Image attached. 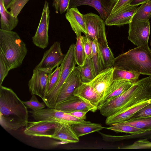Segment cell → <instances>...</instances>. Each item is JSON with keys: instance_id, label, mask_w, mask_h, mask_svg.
I'll return each instance as SVG.
<instances>
[{"instance_id": "obj_8", "label": "cell", "mask_w": 151, "mask_h": 151, "mask_svg": "<svg viewBox=\"0 0 151 151\" xmlns=\"http://www.w3.org/2000/svg\"><path fill=\"white\" fill-rule=\"evenodd\" d=\"M87 34L99 43L107 40L105 21L100 16L92 13L83 14Z\"/></svg>"}, {"instance_id": "obj_10", "label": "cell", "mask_w": 151, "mask_h": 151, "mask_svg": "<svg viewBox=\"0 0 151 151\" xmlns=\"http://www.w3.org/2000/svg\"><path fill=\"white\" fill-rule=\"evenodd\" d=\"M50 10L48 2L45 1L40 22L32 42L36 46L44 49L49 44L48 30L50 19Z\"/></svg>"}, {"instance_id": "obj_18", "label": "cell", "mask_w": 151, "mask_h": 151, "mask_svg": "<svg viewBox=\"0 0 151 151\" xmlns=\"http://www.w3.org/2000/svg\"><path fill=\"white\" fill-rule=\"evenodd\" d=\"M151 103V99L140 102L126 109L121 110L106 118L105 124L107 125L123 122L129 120L137 111Z\"/></svg>"}, {"instance_id": "obj_6", "label": "cell", "mask_w": 151, "mask_h": 151, "mask_svg": "<svg viewBox=\"0 0 151 151\" xmlns=\"http://www.w3.org/2000/svg\"><path fill=\"white\" fill-rule=\"evenodd\" d=\"M31 116L36 121L46 120L55 121L59 123H65L71 125L76 124L87 123L86 121L76 118L69 113L58 110L55 108L43 109L29 112Z\"/></svg>"}, {"instance_id": "obj_17", "label": "cell", "mask_w": 151, "mask_h": 151, "mask_svg": "<svg viewBox=\"0 0 151 151\" xmlns=\"http://www.w3.org/2000/svg\"><path fill=\"white\" fill-rule=\"evenodd\" d=\"M82 82L80 71L77 67H75L63 84L58 97L56 104L73 95L74 91Z\"/></svg>"}, {"instance_id": "obj_12", "label": "cell", "mask_w": 151, "mask_h": 151, "mask_svg": "<svg viewBox=\"0 0 151 151\" xmlns=\"http://www.w3.org/2000/svg\"><path fill=\"white\" fill-rule=\"evenodd\" d=\"M52 72L34 69L31 78L28 82V87L32 95L38 96L43 100L46 95L48 81Z\"/></svg>"}, {"instance_id": "obj_20", "label": "cell", "mask_w": 151, "mask_h": 151, "mask_svg": "<svg viewBox=\"0 0 151 151\" xmlns=\"http://www.w3.org/2000/svg\"><path fill=\"white\" fill-rule=\"evenodd\" d=\"M73 95L77 96L86 103L98 107L101 100L93 88L86 83H82L74 91Z\"/></svg>"}, {"instance_id": "obj_5", "label": "cell", "mask_w": 151, "mask_h": 151, "mask_svg": "<svg viewBox=\"0 0 151 151\" xmlns=\"http://www.w3.org/2000/svg\"><path fill=\"white\" fill-rule=\"evenodd\" d=\"M75 44H72L65 54L61 64L62 68L59 81L54 89L43 100L49 108H55L58 97L64 82L76 67V64L75 57Z\"/></svg>"}, {"instance_id": "obj_33", "label": "cell", "mask_w": 151, "mask_h": 151, "mask_svg": "<svg viewBox=\"0 0 151 151\" xmlns=\"http://www.w3.org/2000/svg\"><path fill=\"white\" fill-rule=\"evenodd\" d=\"M62 68L61 64L60 66H57L55 70L50 74L48 81L45 96L49 94L56 86L60 76Z\"/></svg>"}, {"instance_id": "obj_44", "label": "cell", "mask_w": 151, "mask_h": 151, "mask_svg": "<svg viewBox=\"0 0 151 151\" xmlns=\"http://www.w3.org/2000/svg\"><path fill=\"white\" fill-rule=\"evenodd\" d=\"M14 0H2L4 5L6 9L10 8V6Z\"/></svg>"}, {"instance_id": "obj_25", "label": "cell", "mask_w": 151, "mask_h": 151, "mask_svg": "<svg viewBox=\"0 0 151 151\" xmlns=\"http://www.w3.org/2000/svg\"><path fill=\"white\" fill-rule=\"evenodd\" d=\"M88 37L92 47L91 59L97 75L104 69L103 61L98 42Z\"/></svg>"}, {"instance_id": "obj_41", "label": "cell", "mask_w": 151, "mask_h": 151, "mask_svg": "<svg viewBox=\"0 0 151 151\" xmlns=\"http://www.w3.org/2000/svg\"><path fill=\"white\" fill-rule=\"evenodd\" d=\"M133 0H116L111 14H112L120 9L129 4H130Z\"/></svg>"}, {"instance_id": "obj_26", "label": "cell", "mask_w": 151, "mask_h": 151, "mask_svg": "<svg viewBox=\"0 0 151 151\" xmlns=\"http://www.w3.org/2000/svg\"><path fill=\"white\" fill-rule=\"evenodd\" d=\"M82 82L88 83L92 80L96 76L91 58H86L84 64L78 66Z\"/></svg>"}, {"instance_id": "obj_24", "label": "cell", "mask_w": 151, "mask_h": 151, "mask_svg": "<svg viewBox=\"0 0 151 151\" xmlns=\"http://www.w3.org/2000/svg\"><path fill=\"white\" fill-rule=\"evenodd\" d=\"M71 126L79 137L89 133L98 132L104 128L100 124L90 122L85 123L74 124L71 125Z\"/></svg>"}, {"instance_id": "obj_36", "label": "cell", "mask_w": 151, "mask_h": 151, "mask_svg": "<svg viewBox=\"0 0 151 151\" xmlns=\"http://www.w3.org/2000/svg\"><path fill=\"white\" fill-rule=\"evenodd\" d=\"M70 0H53V6L56 12L62 14L68 8Z\"/></svg>"}, {"instance_id": "obj_45", "label": "cell", "mask_w": 151, "mask_h": 151, "mask_svg": "<svg viewBox=\"0 0 151 151\" xmlns=\"http://www.w3.org/2000/svg\"><path fill=\"white\" fill-rule=\"evenodd\" d=\"M150 46L151 47V40L150 42Z\"/></svg>"}, {"instance_id": "obj_15", "label": "cell", "mask_w": 151, "mask_h": 151, "mask_svg": "<svg viewBox=\"0 0 151 151\" xmlns=\"http://www.w3.org/2000/svg\"><path fill=\"white\" fill-rule=\"evenodd\" d=\"M138 5H127L110 14L105 20L107 26H121L129 24L132 20Z\"/></svg>"}, {"instance_id": "obj_9", "label": "cell", "mask_w": 151, "mask_h": 151, "mask_svg": "<svg viewBox=\"0 0 151 151\" xmlns=\"http://www.w3.org/2000/svg\"><path fill=\"white\" fill-rule=\"evenodd\" d=\"M65 56L62 53L60 42L55 41L44 52L41 61L34 69L52 72L55 68L61 64Z\"/></svg>"}, {"instance_id": "obj_42", "label": "cell", "mask_w": 151, "mask_h": 151, "mask_svg": "<svg viewBox=\"0 0 151 151\" xmlns=\"http://www.w3.org/2000/svg\"><path fill=\"white\" fill-rule=\"evenodd\" d=\"M88 111H76L68 113L78 119L84 120L86 119V114Z\"/></svg>"}, {"instance_id": "obj_14", "label": "cell", "mask_w": 151, "mask_h": 151, "mask_svg": "<svg viewBox=\"0 0 151 151\" xmlns=\"http://www.w3.org/2000/svg\"><path fill=\"white\" fill-rule=\"evenodd\" d=\"M116 0H70L69 8L86 5L94 8L105 20L110 14Z\"/></svg>"}, {"instance_id": "obj_11", "label": "cell", "mask_w": 151, "mask_h": 151, "mask_svg": "<svg viewBox=\"0 0 151 151\" xmlns=\"http://www.w3.org/2000/svg\"><path fill=\"white\" fill-rule=\"evenodd\" d=\"M59 123L46 120L28 122L23 132L29 136L52 138Z\"/></svg>"}, {"instance_id": "obj_4", "label": "cell", "mask_w": 151, "mask_h": 151, "mask_svg": "<svg viewBox=\"0 0 151 151\" xmlns=\"http://www.w3.org/2000/svg\"><path fill=\"white\" fill-rule=\"evenodd\" d=\"M27 52L26 44L17 33L0 29V53L10 70L21 65Z\"/></svg>"}, {"instance_id": "obj_3", "label": "cell", "mask_w": 151, "mask_h": 151, "mask_svg": "<svg viewBox=\"0 0 151 151\" xmlns=\"http://www.w3.org/2000/svg\"><path fill=\"white\" fill-rule=\"evenodd\" d=\"M113 67L151 76V50L148 45L131 49L115 58Z\"/></svg>"}, {"instance_id": "obj_21", "label": "cell", "mask_w": 151, "mask_h": 151, "mask_svg": "<svg viewBox=\"0 0 151 151\" xmlns=\"http://www.w3.org/2000/svg\"><path fill=\"white\" fill-rule=\"evenodd\" d=\"M133 84L130 81L125 80L113 81L108 88L105 97L98 107L103 104L112 100L124 93Z\"/></svg>"}, {"instance_id": "obj_19", "label": "cell", "mask_w": 151, "mask_h": 151, "mask_svg": "<svg viewBox=\"0 0 151 151\" xmlns=\"http://www.w3.org/2000/svg\"><path fill=\"white\" fill-rule=\"evenodd\" d=\"M66 19L76 34V37L81 36V33L87 34L83 14L76 7L68 8L65 14Z\"/></svg>"}, {"instance_id": "obj_32", "label": "cell", "mask_w": 151, "mask_h": 151, "mask_svg": "<svg viewBox=\"0 0 151 151\" xmlns=\"http://www.w3.org/2000/svg\"><path fill=\"white\" fill-rule=\"evenodd\" d=\"M104 128L116 132H124L133 134H139L146 132L144 130L131 126L116 123L113 124L109 127Z\"/></svg>"}, {"instance_id": "obj_22", "label": "cell", "mask_w": 151, "mask_h": 151, "mask_svg": "<svg viewBox=\"0 0 151 151\" xmlns=\"http://www.w3.org/2000/svg\"><path fill=\"white\" fill-rule=\"evenodd\" d=\"M52 138L59 140L64 143H75L79 139L71 125L65 123H59Z\"/></svg>"}, {"instance_id": "obj_35", "label": "cell", "mask_w": 151, "mask_h": 151, "mask_svg": "<svg viewBox=\"0 0 151 151\" xmlns=\"http://www.w3.org/2000/svg\"><path fill=\"white\" fill-rule=\"evenodd\" d=\"M29 0H14L11 3L10 12L15 17H17L23 8Z\"/></svg>"}, {"instance_id": "obj_30", "label": "cell", "mask_w": 151, "mask_h": 151, "mask_svg": "<svg viewBox=\"0 0 151 151\" xmlns=\"http://www.w3.org/2000/svg\"><path fill=\"white\" fill-rule=\"evenodd\" d=\"M75 57L76 64L78 66L83 65L86 59L85 51L83 36L76 37L75 44Z\"/></svg>"}, {"instance_id": "obj_39", "label": "cell", "mask_w": 151, "mask_h": 151, "mask_svg": "<svg viewBox=\"0 0 151 151\" xmlns=\"http://www.w3.org/2000/svg\"><path fill=\"white\" fill-rule=\"evenodd\" d=\"M151 116V103L136 112L131 119Z\"/></svg>"}, {"instance_id": "obj_34", "label": "cell", "mask_w": 151, "mask_h": 151, "mask_svg": "<svg viewBox=\"0 0 151 151\" xmlns=\"http://www.w3.org/2000/svg\"><path fill=\"white\" fill-rule=\"evenodd\" d=\"M36 95H32L30 99L27 101H23L27 108H29L33 111H36L44 109L46 105L44 102H40L38 100Z\"/></svg>"}, {"instance_id": "obj_29", "label": "cell", "mask_w": 151, "mask_h": 151, "mask_svg": "<svg viewBox=\"0 0 151 151\" xmlns=\"http://www.w3.org/2000/svg\"><path fill=\"white\" fill-rule=\"evenodd\" d=\"M140 74L134 71L121 70L114 68L113 81L125 80L134 83L138 79Z\"/></svg>"}, {"instance_id": "obj_31", "label": "cell", "mask_w": 151, "mask_h": 151, "mask_svg": "<svg viewBox=\"0 0 151 151\" xmlns=\"http://www.w3.org/2000/svg\"><path fill=\"white\" fill-rule=\"evenodd\" d=\"M151 17V1H148L137 7L132 20L149 19Z\"/></svg>"}, {"instance_id": "obj_28", "label": "cell", "mask_w": 151, "mask_h": 151, "mask_svg": "<svg viewBox=\"0 0 151 151\" xmlns=\"http://www.w3.org/2000/svg\"><path fill=\"white\" fill-rule=\"evenodd\" d=\"M116 124L131 126L146 132L151 131V116L130 119Z\"/></svg>"}, {"instance_id": "obj_37", "label": "cell", "mask_w": 151, "mask_h": 151, "mask_svg": "<svg viewBox=\"0 0 151 151\" xmlns=\"http://www.w3.org/2000/svg\"><path fill=\"white\" fill-rule=\"evenodd\" d=\"M10 70L8 66L2 55L0 53V86Z\"/></svg>"}, {"instance_id": "obj_2", "label": "cell", "mask_w": 151, "mask_h": 151, "mask_svg": "<svg viewBox=\"0 0 151 151\" xmlns=\"http://www.w3.org/2000/svg\"><path fill=\"white\" fill-rule=\"evenodd\" d=\"M151 99V76L138 80L127 91L99 106L100 114L107 117L123 109Z\"/></svg>"}, {"instance_id": "obj_7", "label": "cell", "mask_w": 151, "mask_h": 151, "mask_svg": "<svg viewBox=\"0 0 151 151\" xmlns=\"http://www.w3.org/2000/svg\"><path fill=\"white\" fill-rule=\"evenodd\" d=\"M129 24L128 40L137 47L148 45L150 30L149 20H132Z\"/></svg>"}, {"instance_id": "obj_16", "label": "cell", "mask_w": 151, "mask_h": 151, "mask_svg": "<svg viewBox=\"0 0 151 151\" xmlns=\"http://www.w3.org/2000/svg\"><path fill=\"white\" fill-rule=\"evenodd\" d=\"M55 108L67 113L76 111L94 112L98 109L97 107L88 104L79 97L73 95L57 104Z\"/></svg>"}, {"instance_id": "obj_40", "label": "cell", "mask_w": 151, "mask_h": 151, "mask_svg": "<svg viewBox=\"0 0 151 151\" xmlns=\"http://www.w3.org/2000/svg\"><path fill=\"white\" fill-rule=\"evenodd\" d=\"M83 37L86 58H91L92 47L89 38L87 35Z\"/></svg>"}, {"instance_id": "obj_13", "label": "cell", "mask_w": 151, "mask_h": 151, "mask_svg": "<svg viewBox=\"0 0 151 151\" xmlns=\"http://www.w3.org/2000/svg\"><path fill=\"white\" fill-rule=\"evenodd\" d=\"M114 70L113 67L104 69L92 80L86 83L91 86L97 93L101 100L100 103L105 97L108 88L113 81Z\"/></svg>"}, {"instance_id": "obj_38", "label": "cell", "mask_w": 151, "mask_h": 151, "mask_svg": "<svg viewBox=\"0 0 151 151\" xmlns=\"http://www.w3.org/2000/svg\"><path fill=\"white\" fill-rule=\"evenodd\" d=\"M151 147V142L147 139H141L135 142L130 145L122 148V149H145Z\"/></svg>"}, {"instance_id": "obj_23", "label": "cell", "mask_w": 151, "mask_h": 151, "mask_svg": "<svg viewBox=\"0 0 151 151\" xmlns=\"http://www.w3.org/2000/svg\"><path fill=\"white\" fill-rule=\"evenodd\" d=\"M1 28L7 31H12L17 26L19 22L17 17H14L6 9L2 0H0Z\"/></svg>"}, {"instance_id": "obj_27", "label": "cell", "mask_w": 151, "mask_h": 151, "mask_svg": "<svg viewBox=\"0 0 151 151\" xmlns=\"http://www.w3.org/2000/svg\"><path fill=\"white\" fill-rule=\"evenodd\" d=\"M98 44L104 69L113 67L115 58L108 45L107 40L100 43H98Z\"/></svg>"}, {"instance_id": "obj_1", "label": "cell", "mask_w": 151, "mask_h": 151, "mask_svg": "<svg viewBox=\"0 0 151 151\" xmlns=\"http://www.w3.org/2000/svg\"><path fill=\"white\" fill-rule=\"evenodd\" d=\"M28 111L23 101L11 89L0 86V124L7 131L26 127Z\"/></svg>"}, {"instance_id": "obj_43", "label": "cell", "mask_w": 151, "mask_h": 151, "mask_svg": "<svg viewBox=\"0 0 151 151\" xmlns=\"http://www.w3.org/2000/svg\"><path fill=\"white\" fill-rule=\"evenodd\" d=\"M148 1H151V0H133L130 4L131 5L139 6Z\"/></svg>"}]
</instances>
